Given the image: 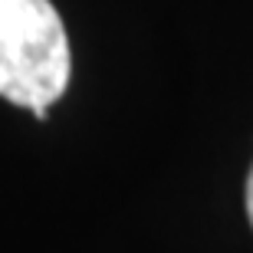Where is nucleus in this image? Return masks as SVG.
Segmentation results:
<instances>
[{
	"instance_id": "obj_2",
	"label": "nucleus",
	"mask_w": 253,
	"mask_h": 253,
	"mask_svg": "<svg viewBox=\"0 0 253 253\" xmlns=\"http://www.w3.org/2000/svg\"><path fill=\"white\" fill-rule=\"evenodd\" d=\"M244 201H247V217H250V227H253V165H250V174H247V188H244Z\"/></svg>"
},
{
	"instance_id": "obj_1",
	"label": "nucleus",
	"mask_w": 253,
	"mask_h": 253,
	"mask_svg": "<svg viewBox=\"0 0 253 253\" xmlns=\"http://www.w3.org/2000/svg\"><path fill=\"white\" fill-rule=\"evenodd\" d=\"M73 56L49 0H0V95L46 119L69 85Z\"/></svg>"
}]
</instances>
